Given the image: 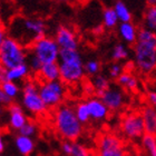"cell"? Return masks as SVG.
<instances>
[{"mask_svg": "<svg viewBox=\"0 0 156 156\" xmlns=\"http://www.w3.org/2000/svg\"><path fill=\"white\" fill-rule=\"evenodd\" d=\"M108 73H109L111 78H113V79H118V78L120 77V75L123 74V67H122L120 64H116V62H115V64H112Z\"/></svg>", "mask_w": 156, "mask_h": 156, "instance_id": "cell-33", "label": "cell"}, {"mask_svg": "<svg viewBox=\"0 0 156 156\" xmlns=\"http://www.w3.org/2000/svg\"><path fill=\"white\" fill-rule=\"evenodd\" d=\"M37 126L33 122H28V123L25 125V126L19 130V135H23V136L26 137H31L36 134Z\"/></svg>", "mask_w": 156, "mask_h": 156, "instance_id": "cell-30", "label": "cell"}, {"mask_svg": "<svg viewBox=\"0 0 156 156\" xmlns=\"http://www.w3.org/2000/svg\"><path fill=\"white\" fill-rule=\"evenodd\" d=\"M142 146L147 152L148 156H156V136L145 134L142 137Z\"/></svg>", "mask_w": 156, "mask_h": 156, "instance_id": "cell-25", "label": "cell"}, {"mask_svg": "<svg viewBox=\"0 0 156 156\" xmlns=\"http://www.w3.org/2000/svg\"><path fill=\"white\" fill-rule=\"evenodd\" d=\"M90 117L94 120H104L107 118L109 109L99 97H91L87 101Z\"/></svg>", "mask_w": 156, "mask_h": 156, "instance_id": "cell-15", "label": "cell"}, {"mask_svg": "<svg viewBox=\"0 0 156 156\" xmlns=\"http://www.w3.org/2000/svg\"><path fill=\"white\" fill-rule=\"evenodd\" d=\"M122 132L128 138H138L145 135V124L142 114L132 113L122 120Z\"/></svg>", "mask_w": 156, "mask_h": 156, "instance_id": "cell-9", "label": "cell"}, {"mask_svg": "<svg viewBox=\"0 0 156 156\" xmlns=\"http://www.w3.org/2000/svg\"><path fill=\"white\" fill-rule=\"evenodd\" d=\"M38 75L42 83L60 80L59 64L58 62H52V64H45V65H42L41 69L38 73Z\"/></svg>", "mask_w": 156, "mask_h": 156, "instance_id": "cell-16", "label": "cell"}, {"mask_svg": "<svg viewBox=\"0 0 156 156\" xmlns=\"http://www.w3.org/2000/svg\"><path fill=\"white\" fill-rule=\"evenodd\" d=\"M0 101H1V104L5 105V106H8L9 107L10 105L12 104V98H10L9 96H7L3 91L0 90Z\"/></svg>", "mask_w": 156, "mask_h": 156, "instance_id": "cell-36", "label": "cell"}, {"mask_svg": "<svg viewBox=\"0 0 156 156\" xmlns=\"http://www.w3.org/2000/svg\"><path fill=\"white\" fill-rule=\"evenodd\" d=\"M134 59L136 68L143 74H150L156 68V33L145 28L138 30Z\"/></svg>", "mask_w": 156, "mask_h": 156, "instance_id": "cell-2", "label": "cell"}, {"mask_svg": "<svg viewBox=\"0 0 156 156\" xmlns=\"http://www.w3.org/2000/svg\"><path fill=\"white\" fill-rule=\"evenodd\" d=\"M23 105L27 111H29L33 114L39 115L46 111L47 106L41 99L38 93H30V94L23 95Z\"/></svg>", "mask_w": 156, "mask_h": 156, "instance_id": "cell-12", "label": "cell"}, {"mask_svg": "<svg viewBox=\"0 0 156 156\" xmlns=\"http://www.w3.org/2000/svg\"><path fill=\"white\" fill-rule=\"evenodd\" d=\"M113 8L116 11L117 17H118L120 23H130V20H132V13H130L128 7L123 1H116V3H115V6Z\"/></svg>", "mask_w": 156, "mask_h": 156, "instance_id": "cell-23", "label": "cell"}, {"mask_svg": "<svg viewBox=\"0 0 156 156\" xmlns=\"http://www.w3.org/2000/svg\"><path fill=\"white\" fill-rule=\"evenodd\" d=\"M85 73L88 74L89 76H95L97 75L98 73H99V69H101V64L97 62V60H95V59H91V60H88L86 64H85Z\"/></svg>", "mask_w": 156, "mask_h": 156, "instance_id": "cell-29", "label": "cell"}, {"mask_svg": "<svg viewBox=\"0 0 156 156\" xmlns=\"http://www.w3.org/2000/svg\"><path fill=\"white\" fill-rule=\"evenodd\" d=\"M27 54L25 47L15 39L7 37L0 42V62L2 68L11 69L26 64Z\"/></svg>", "mask_w": 156, "mask_h": 156, "instance_id": "cell-5", "label": "cell"}, {"mask_svg": "<svg viewBox=\"0 0 156 156\" xmlns=\"http://www.w3.org/2000/svg\"><path fill=\"white\" fill-rule=\"evenodd\" d=\"M147 101L150 103V106L156 109V93L155 91H150L147 94Z\"/></svg>", "mask_w": 156, "mask_h": 156, "instance_id": "cell-37", "label": "cell"}, {"mask_svg": "<svg viewBox=\"0 0 156 156\" xmlns=\"http://www.w3.org/2000/svg\"><path fill=\"white\" fill-rule=\"evenodd\" d=\"M62 152L66 154V155L70 156V155H72V152H73V142L65 140V142L62 144Z\"/></svg>", "mask_w": 156, "mask_h": 156, "instance_id": "cell-35", "label": "cell"}, {"mask_svg": "<svg viewBox=\"0 0 156 156\" xmlns=\"http://www.w3.org/2000/svg\"><path fill=\"white\" fill-rule=\"evenodd\" d=\"M144 26H145V29L156 33V5H151L145 10Z\"/></svg>", "mask_w": 156, "mask_h": 156, "instance_id": "cell-20", "label": "cell"}, {"mask_svg": "<svg viewBox=\"0 0 156 156\" xmlns=\"http://www.w3.org/2000/svg\"><path fill=\"white\" fill-rule=\"evenodd\" d=\"M70 156H90V153L81 144L73 142V152Z\"/></svg>", "mask_w": 156, "mask_h": 156, "instance_id": "cell-31", "label": "cell"}, {"mask_svg": "<svg viewBox=\"0 0 156 156\" xmlns=\"http://www.w3.org/2000/svg\"><path fill=\"white\" fill-rule=\"evenodd\" d=\"M118 34L122 37L124 41L127 42L128 45H135L137 41V36H138V31H137L135 25L132 23H120L118 27Z\"/></svg>", "mask_w": 156, "mask_h": 156, "instance_id": "cell-17", "label": "cell"}, {"mask_svg": "<svg viewBox=\"0 0 156 156\" xmlns=\"http://www.w3.org/2000/svg\"><path fill=\"white\" fill-rule=\"evenodd\" d=\"M30 48L31 52L38 57L44 65L57 62V60H59V54L62 50L55 39L47 36L36 41Z\"/></svg>", "mask_w": 156, "mask_h": 156, "instance_id": "cell-6", "label": "cell"}, {"mask_svg": "<svg viewBox=\"0 0 156 156\" xmlns=\"http://www.w3.org/2000/svg\"><path fill=\"white\" fill-rule=\"evenodd\" d=\"M75 113L77 116L78 120L81 124H86L90 119V113H89V108H88L87 103H79L75 108Z\"/></svg>", "mask_w": 156, "mask_h": 156, "instance_id": "cell-26", "label": "cell"}, {"mask_svg": "<svg viewBox=\"0 0 156 156\" xmlns=\"http://www.w3.org/2000/svg\"><path fill=\"white\" fill-rule=\"evenodd\" d=\"M60 80L64 84H75L84 78L85 67L78 50L62 49L59 54Z\"/></svg>", "mask_w": 156, "mask_h": 156, "instance_id": "cell-4", "label": "cell"}, {"mask_svg": "<svg viewBox=\"0 0 156 156\" xmlns=\"http://www.w3.org/2000/svg\"><path fill=\"white\" fill-rule=\"evenodd\" d=\"M117 84H118V86L125 88L127 90H134L137 88L138 81H137L136 77L129 73H123L120 77L117 79Z\"/></svg>", "mask_w": 156, "mask_h": 156, "instance_id": "cell-22", "label": "cell"}, {"mask_svg": "<svg viewBox=\"0 0 156 156\" xmlns=\"http://www.w3.org/2000/svg\"><path fill=\"white\" fill-rule=\"evenodd\" d=\"M28 57H29V64H28V66H29L30 70H33L35 73H39V70L41 69L44 64L39 60V58L36 55H34L33 52H30V55Z\"/></svg>", "mask_w": 156, "mask_h": 156, "instance_id": "cell-32", "label": "cell"}, {"mask_svg": "<svg viewBox=\"0 0 156 156\" xmlns=\"http://www.w3.org/2000/svg\"><path fill=\"white\" fill-rule=\"evenodd\" d=\"M142 116L145 124V133L156 136V109L147 106L142 112Z\"/></svg>", "mask_w": 156, "mask_h": 156, "instance_id": "cell-18", "label": "cell"}, {"mask_svg": "<svg viewBox=\"0 0 156 156\" xmlns=\"http://www.w3.org/2000/svg\"><path fill=\"white\" fill-rule=\"evenodd\" d=\"M101 99L109 111H118L125 103V94L120 86H111L101 95Z\"/></svg>", "mask_w": 156, "mask_h": 156, "instance_id": "cell-10", "label": "cell"}, {"mask_svg": "<svg viewBox=\"0 0 156 156\" xmlns=\"http://www.w3.org/2000/svg\"><path fill=\"white\" fill-rule=\"evenodd\" d=\"M15 144L18 152L23 156H28L33 153L35 144L34 140H31V137H26L23 135H18L15 140Z\"/></svg>", "mask_w": 156, "mask_h": 156, "instance_id": "cell-19", "label": "cell"}, {"mask_svg": "<svg viewBox=\"0 0 156 156\" xmlns=\"http://www.w3.org/2000/svg\"><path fill=\"white\" fill-rule=\"evenodd\" d=\"M91 84H93V86H94L95 90H96V94H97V96L99 98L101 97V95L104 94L108 88L111 87L108 78H106L103 75H96L95 77H93V79H91Z\"/></svg>", "mask_w": 156, "mask_h": 156, "instance_id": "cell-21", "label": "cell"}, {"mask_svg": "<svg viewBox=\"0 0 156 156\" xmlns=\"http://www.w3.org/2000/svg\"><path fill=\"white\" fill-rule=\"evenodd\" d=\"M29 70L30 68L28 64H23V65L17 66V67L11 69L1 68L0 80H1V83H5V81H12V83H15L17 80H21L28 75Z\"/></svg>", "mask_w": 156, "mask_h": 156, "instance_id": "cell-13", "label": "cell"}, {"mask_svg": "<svg viewBox=\"0 0 156 156\" xmlns=\"http://www.w3.org/2000/svg\"><path fill=\"white\" fill-rule=\"evenodd\" d=\"M55 127L65 140L75 142L83 133V124L78 120L75 108L68 105L59 106L55 112Z\"/></svg>", "mask_w": 156, "mask_h": 156, "instance_id": "cell-3", "label": "cell"}, {"mask_svg": "<svg viewBox=\"0 0 156 156\" xmlns=\"http://www.w3.org/2000/svg\"><path fill=\"white\" fill-rule=\"evenodd\" d=\"M118 21H119V19L117 17V13L114 8H111V7L105 8L104 11H103V23H104V26L106 28L112 29L118 23Z\"/></svg>", "mask_w": 156, "mask_h": 156, "instance_id": "cell-24", "label": "cell"}, {"mask_svg": "<svg viewBox=\"0 0 156 156\" xmlns=\"http://www.w3.org/2000/svg\"><path fill=\"white\" fill-rule=\"evenodd\" d=\"M8 113H9V125L12 129H16L19 132L28 123L26 115L18 104L12 103L8 107Z\"/></svg>", "mask_w": 156, "mask_h": 156, "instance_id": "cell-14", "label": "cell"}, {"mask_svg": "<svg viewBox=\"0 0 156 156\" xmlns=\"http://www.w3.org/2000/svg\"><path fill=\"white\" fill-rule=\"evenodd\" d=\"M3 148H5V144H3V140H2V138H1V140H0V152H2Z\"/></svg>", "mask_w": 156, "mask_h": 156, "instance_id": "cell-39", "label": "cell"}, {"mask_svg": "<svg viewBox=\"0 0 156 156\" xmlns=\"http://www.w3.org/2000/svg\"><path fill=\"white\" fill-rule=\"evenodd\" d=\"M97 156H125L122 140L113 134H104L97 140Z\"/></svg>", "mask_w": 156, "mask_h": 156, "instance_id": "cell-8", "label": "cell"}, {"mask_svg": "<svg viewBox=\"0 0 156 156\" xmlns=\"http://www.w3.org/2000/svg\"><path fill=\"white\" fill-rule=\"evenodd\" d=\"M83 89H84L85 94L89 95V96L96 94V90H95V88H94V86H93V84H91V81H86V83L83 85Z\"/></svg>", "mask_w": 156, "mask_h": 156, "instance_id": "cell-34", "label": "cell"}, {"mask_svg": "<svg viewBox=\"0 0 156 156\" xmlns=\"http://www.w3.org/2000/svg\"><path fill=\"white\" fill-rule=\"evenodd\" d=\"M128 56H129V52L123 44H117L113 49V52H112V57L115 62L125 60V59L128 58Z\"/></svg>", "mask_w": 156, "mask_h": 156, "instance_id": "cell-27", "label": "cell"}, {"mask_svg": "<svg viewBox=\"0 0 156 156\" xmlns=\"http://www.w3.org/2000/svg\"><path fill=\"white\" fill-rule=\"evenodd\" d=\"M94 31H95V33H97V34L103 33V26H97V27H96V28L94 29Z\"/></svg>", "mask_w": 156, "mask_h": 156, "instance_id": "cell-38", "label": "cell"}, {"mask_svg": "<svg viewBox=\"0 0 156 156\" xmlns=\"http://www.w3.org/2000/svg\"><path fill=\"white\" fill-rule=\"evenodd\" d=\"M66 87L62 80L42 83L39 86V95L47 107L58 106L65 98Z\"/></svg>", "mask_w": 156, "mask_h": 156, "instance_id": "cell-7", "label": "cell"}, {"mask_svg": "<svg viewBox=\"0 0 156 156\" xmlns=\"http://www.w3.org/2000/svg\"><path fill=\"white\" fill-rule=\"evenodd\" d=\"M0 90L3 91L10 98H15L18 95V93H19V87L17 86L16 83L5 81V83H1V89Z\"/></svg>", "mask_w": 156, "mask_h": 156, "instance_id": "cell-28", "label": "cell"}, {"mask_svg": "<svg viewBox=\"0 0 156 156\" xmlns=\"http://www.w3.org/2000/svg\"><path fill=\"white\" fill-rule=\"evenodd\" d=\"M55 40L60 49L77 50L78 48V40L76 38V35L73 33V30L66 26H58L56 30Z\"/></svg>", "mask_w": 156, "mask_h": 156, "instance_id": "cell-11", "label": "cell"}, {"mask_svg": "<svg viewBox=\"0 0 156 156\" xmlns=\"http://www.w3.org/2000/svg\"><path fill=\"white\" fill-rule=\"evenodd\" d=\"M46 25L41 18L16 17L11 20L8 37L15 39L23 47H31L45 37Z\"/></svg>", "mask_w": 156, "mask_h": 156, "instance_id": "cell-1", "label": "cell"}]
</instances>
